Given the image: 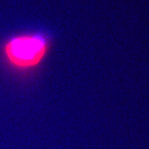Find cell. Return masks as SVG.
Masks as SVG:
<instances>
[{
  "label": "cell",
  "instance_id": "6da1fadb",
  "mask_svg": "<svg viewBox=\"0 0 149 149\" xmlns=\"http://www.w3.org/2000/svg\"><path fill=\"white\" fill-rule=\"evenodd\" d=\"M50 50V40L43 33H22L8 38L1 52L7 66L13 71L28 73L41 66Z\"/></svg>",
  "mask_w": 149,
  "mask_h": 149
}]
</instances>
